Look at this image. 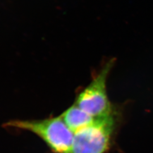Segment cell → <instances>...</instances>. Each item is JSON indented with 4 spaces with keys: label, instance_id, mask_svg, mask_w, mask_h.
I'll use <instances>...</instances> for the list:
<instances>
[{
    "label": "cell",
    "instance_id": "cell-3",
    "mask_svg": "<svg viewBox=\"0 0 153 153\" xmlns=\"http://www.w3.org/2000/svg\"><path fill=\"white\" fill-rule=\"evenodd\" d=\"M114 63V60L106 63L97 76L77 98L76 105L94 118L112 115L106 91V81Z\"/></svg>",
    "mask_w": 153,
    "mask_h": 153
},
{
    "label": "cell",
    "instance_id": "cell-4",
    "mask_svg": "<svg viewBox=\"0 0 153 153\" xmlns=\"http://www.w3.org/2000/svg\"><path fill=\"white\" fill-rule=\"evenodd\" d=\"M60 116L74 134L90 126L96 119L81 109L76 104L66 109Z\"/></svg>",
    "mask_w": 153,
    "mask_h": 153
},
{
    "label": "cell",
    "instance_id": "cell-2",
    "mask_svg": "<svg viewBox=\"0 0 153 153\" xmlns=\"http://www.w3.org/2000/svg\"><path fill=\"white\" fill-rule=\"evenodd\" d=\"M115 129L112 115L96 118L93 124L76 132L71 153H104Z\"/></svg>",
    "mask_w": 153,
    "mask_h": 153
},
{
    "label": "cell",
    "instance_id": "cell-1",
    "mask_svg": "<svg viewBox=\"0 0 153 153\" xmlns=\"http://www.w3.org/2000/svg\"><path fill=\"white\" fill-rule=\"evenodd\" d=\"M4 126L33 132L40 137L55 153L71 152L74 134L61 116L40 120L10 121Z\"/></svg>",
    "mask_w": 153,
    "mask_h": 153
}]
</instances>
